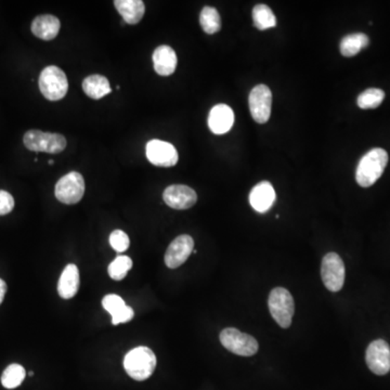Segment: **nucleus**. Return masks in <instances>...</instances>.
Segmentation results:
<instances>
[{
  "label": "nucleus",
  "instance_id": "1",
  "mask_svg": "<svg viewBox=\"0 0 390 390\" xmlns=\"http://www.w3.org/2000/svg\"><path fill=\"white\" fill-rule=\"evenodd\" d=\"M388 164V154L383 148H376L368 152L358 164L356 180L362 188H369L383 175Z\"/></svg>",
  "mask_w": 390,
  "mask_h": 390
},
{
  "label": "nucleus",
  "instance_id": "2",
  "mask_svg": "<svg viewBox=\"0 0 390 390\" xmlns=\"http://www.w3.org/2000/svg\"><path fill=\"white\" fill-rule=\"evenodd\" d=\"M124 368L134 381H146L155 371L156 357L150 348L140 346L126 354Z\"/></svg>",
  "mask_w": 390,
  "mask_h": 390
},
{
  "label": "nucleus",
  "instance_id": "3",
  "mask_svg": "<svg viewBox=\"0 0 390 390\" xmlns=\"http://www.w3.org/2000/svg\"><path fill=\"white\" fill-rule=\"evenodd\" d=\"M268 307L271 316L281 328H290L295 314V302L286 288H273L269 295Z\"/></svg>",
  "mask_w": 390,
  "mask_h": 390
},
{
  "label": "nucleus",
  "instance_id": "4",
  "mask_svg": "<svg viewBox=\"0 0 390 390\" xmlns=\"http://www.w3.org/2000/svg\"><path fill=\"white\" fill-rule=\"evenodd\" d=\"M39 89L49 101H58L67 96L69 81L60 67L50 65L43 69L39 76Z\"/></svg>",
  "mask_w": 390,
  "mask_h": 390
},
{
  "label": "nucleus",
  "instance_id": "5",
  "mask_svg": "<svg viewBox=\"0 0 390 390\" xmlns=\"http://www.w3.org/2000/svg\"><path fill=\"white\" fill-rule=\"evenodd\" d=\"M25 146L29 151L58 154L67 148V139L60 134L29 130L23 138Z\"/></svg>",
  "mask_w": 390,
  "mask_h": 390
},
{
  "label": "nucleus",
  "instance_id": "6",
  "mask_svg": "<svg viewBox=\"0 0 390 390\" xmlns=\"http://www.w3.org/2000/svg\"><path fill=\"white\" fill-rule=\"evenodd\" d=\"M221 345L237 356L251 357L258 351V342L253 336L235 328H227L221 333Z\"/></svg>",
  "mask_w": 390,
  "mask_h": 390
},
{
  "label": "nucleus",
  "instance_id": "7",
  "mask_svg": "<svg viewBox=\"0 0 390 390\" xmlns=\"http://www.w3.org/2000/svg\"><path fill=\"white\" fill-rule=\"evenodd\" d=\"M345 265L336 253H328L321 263V278L330 292H340L345 283Z\"/></svg>",
  "mask_w": 390,
  "mask_h": 390
},
{
  "label": "nucleus",
  "instance_id": "8",
  "mask_svg": "<svg viewBox=\"0 0 390 390\" xmlns=\"http://www.w3.org/2000/svg\"><path fill=\"white\" fill-rule=\"evenodd\" d=\"M55 193L61 203L67 205L78 203L84 197V178L77 172H71L57 182Z\"/></svg>",
  "mask_w": 390,
  "mask_h": 390
},
{
  "label": "nucleus",
  "instance_id": "9",
  "mask_svg": "<svg viewBox=\"0 0 390 390\" xmlns=\"http://www.w3.org/2000/svg\"><path fill=\"white\" fill-rule=\"evenodd\" d=\"M249 111L251 118L258 124L268 122L271 116L272 94L266 85H257L251 89L249 97Z\"/></svg>",
  "mask_w": 390,
  "mask_h": 390
},
{
  "label": "nucleus",
  "instance_id": "10",
  "mask_svg": "<svg viewBox=\"0 0 390 390\" xmlns=\"http://www.w3.org/2000/svg\"><path fill=\"white\" fill-rule=\"evenodd\" d=\"M146 155L148 162L158 167H173L178 163V152L169 142L154 139L146 146Z\"/></svg>",
  "mask_w": 390,
  "mask_h": 390
},
{
  "label": "nucleus",
  "instance_id": "11",
  "mask_svg": "<svg viewBox=\"0 0 390 390\" xmlns=\"http://www.w3.org/2000/svg\"><path fill=\"white\" fill-rule=\"evenodd\" d=\"M365 361L376 375H386L390 371V347L383 340H374L366 349Z\"/></svg>",
  "mask_w": 390,
  "mask_h": 390
},
{
  "label": "nucleus",
  "instance_id": "12",
  "mask_svg": "<svg viewBox=\"0 0 390 390\" xmlns=\"http://www.w3.org/2000/svg\"><path fill=\"white\" fill-rule=\"evenodd\" d=\"M194 241L190 235H182L170 243L165 254L166 266L176 269L182 266L193 253Z\"/></svg>",
  "mask_w": 390,
  "mask_h": 390
},
{
  "label": "nucleus",
  "instance_id": "13",
  "mask_svg": "<svg viewBox=\"0 0 390 390\" xmlns=\"http://www.w3.org/2000/svg\"><path fill=\"white\" fill-rule=\"evenodd\" d=\"M163 199L169 207L174 209H189L197 201V192L192 188L183 185H174L166 188Z\"/></svg>",
  "mask_w": 390,
  "mask_h": 390
},
{
  "label": "nucleus",
  "instance_id": "14",
  "mask_svg": "<svg viewBox=\"0 0 390 390\" xmlns=\"http://www.w3.org/2000/svg\"><path fill=\"white\" fill-rule=\"evenodd\" d=\"M235 124V113L227 104H217L209 116V127L215 134H227Z\"/></svg>",
  "mask_w": 390,
  "mask_h": 390
},
{
  "label": "nucleus",
  "instance_id": "15",
  "mask_svg": "<svg viewBox=\"0 0 390 390\" xmlns=\"http://www.w3.org/2000/svg\"><path fill=\"white\" fill-rule=\"evenodd\" d=\"M277 195L274 188L269 181L259 182L249 193V203L258 213H266L274 204Z\"/></svg>",
  "mask_w": 390,
  "mask_h": 390
},
{
  "label": "nucleus",
  "instance_id": "16",
  "mask_svg": "<svg viewBox=\"0 0 390 390\" xmlns=\"http://www.w3.org/2000/svg\"><path fill=\"white\" fill-rule=\"evenodd\" d=\"M154 70L160 76L174 74L177 67V55L169 46H160L153 53Z\"/></svg>",
  "mask_w": 390,
  "mask_h": 390
},
{
  "label": "nucleus",
  "instance_id": "17",
  "mask_svg": "<svg viewBox=\"0 0 390 390\" xmlns=\"http://www.w3.org/2000/svg\"><path fill=\"white\" fill-rule=\"evenodd\" d=\"M60 20L55 15H39L32 23V33L43 41H53L60 32Z\"/></svg>",
  "mask_w": 390,
  "mask_h": 390
},
{
  "label": "nucleus",
  "instance_id": "18",
  "mask_svg": "<svg viewBox=\"0 0 390 390\" xmlns=\"http://www.w3.org/2000/svg\"><path fill=\"white\" fill-rule=\"evenodd\" d=\"M79 290V270L71 263L65 267L58 284V293L63 300H71Z\"/></svg>",
  "mask_w": 390,
  "mask_h": 390
},
{
  "label": "nucleus",
  "instance_id": "19",
  "mask_svg": "<svg viewBox=\"0 0 390 390\" xmlns=\"http://www.w3.org/2000/svg\"><path fill=\"white\" fill-rule=\"evenodd\" d=\"M114 5L128 25H138L146 13V6L141 0H116Z\"/></svg>",
  "mask_w": 390,
  "mask_h": 390
},
{
  "label": "nucleus",
  "instance_id": "20",
  "mask_svg": "<svg viewBox=\"0 0 390 390\" xmlns=\"http://www.w3.org/2000/svg\"><path fill=\"white\" fill-rule=\"evenodd\" d=\"M83 89H84L85 94L94 100H99V99L106 97V95L111 94V91H112L108 78L102 75L97 74L90 75L84 79Z\"/></svg>",
  "mask_w": 390,
  "mask_h": 390
},
{
  "label": "nucleus",
  "instance_id": "21",
  "mask_svg": "<svg viewBox=\"0 0 390 390\" xmlns=\"http://www.w3.org/2000/svg\"><path fill=\"white\" fill-rule=\"evenodd\" d=\"M369 43V37L365 34H350L340 41V53L346 58H351L358 55L362 49L366 48Z\"/></svg>",
  "mask_w": 390,
  "mask_h": 390
},
{
  "label": "nucleus",
  "instance_id": "22",
  "mask_svg": "<svg viewBox=\"0 0 390 390\" xmlns=\"http://www.w3.org/2000/svg\"><path fill=\"white\" fill-rule=\"evenodd\" d=\"M253 21L255 27L265 31V29H272L277 25V18L272 10L267 5H256L253 9Z\"/></svg>",
  "mask_w": 390,
  "mask_h": 390
},
{
  "label": "nucleus",
  "instance_id": "23",
  "mask_svg": "<svg viewBox=\"0 0 390 390\" xmlns=\"http://www.w3.org/2000/svg\"><path fill=\"white\" fill-rule=\"evenodd\" d=\"M200 23L206 34L218 33L221 29V18L214 7H204L200 15Z\"/></svg>",
  "mask_w": 390,
  "mask_h": 390
},
{
  "label": "nucleus",
  "instance_id": "24",
  "mask_svg": "<svg viewBox=\"0 0 390 390\" xmlns=\"http://www.w3.org/2000/svg\"><path fill=\"white\" fill-rule=\"evenodd\" d=\"M25 369L20 364H10L1 375V384L7 389H15L25 381Z\"/></svg>",
  "mask_w": 390,
  "mask_h": 390
},
{
  "label": "nucleus",
  "instance_id": "25",
  "mask_svg": "<svg viewBox=\"0 0 390 390\" xmlns=\"http://www.w3.org/2000/svg\"><path fill=\"white\" fill-rule=\"evenodd\" d=\"M385 98V92L381 89L371 88L366 89L358 97V106L362 110L368 109H376L381 106L382 102Z\"/></svg>",
  "mask_w": 390,
  "mask_h": 390
},
{
  "label": "nucleus",
  "instance_id": "26",
  "mask_svg": "<svg viewBox=\"0 0 390 390\" xmlns=\"http://www.w3.org/2000/svg\"><path fill=\"white\" fill-rule=\"evenodd\" d=\"M132 268V260L128 256L120 255L109 266V275L113 280L120 281L127 275Z\"/></svg>",
  "mask_w": 390,
  "mask_h": 390
},
{
  "label": "nucleus",
  "instance_id": "27",
  "mask_svg": "<svg viewBox=\"0 0 390 390\" xmlns=\"http://www.w3.org/2000/svg\"><path fill=\"white\" fill-rule=\"evenodd\" d=\"M102 306L111 316H114L127 305L125 304L122 297L118 296V295L109 294L103 298Z\"/></svg>",
  "mask_w": 390,
  "mask_h": 390
},
{
  "label": "nucleus",
  "instance_id": "28",
  "mask_svg": "<svg viewBox=\"0 0 390 390\" xmlns=\"http://www.w3.org/2000/svg\"><path fill=\"white\" fill-rule=\"evenodd\" d=\"M110 244L114 249V251L120 254V253L127 251L128 247H130V237L124 231H113L110 235Z\"/></svg>",
  "mask_w": 390,
  "mask_h": 390
},
{
  "label": "nucleus",
  "instance_id": "29",
  "mask_svg": "<svg viewBox=\"0 0 390 390\" xmlns=\"http://www.w3.org/2000/svg\"><path fill=\"white\" fill-rule=\"evenodd\" d=\"M15 209V199L9 192L0 190V216L7 215Z\"/></svg>",
  "mask_w": 390,
  "mask_h": 390
},
{
  "label": "nucleus",
  "instance_id": "30",
  "mask_svg": "<svg viewBox=\"0 0 390 390\" xmlns=\"http://www.w3.org/2000/svg\"><path fill=\"white\" fill-rule=\"evenodd\" d=\"M134 314V310L130 307L125 306L118 314L112 316V323L114 326H118V324L120 323H127V322L132 320Z\"/></svg>",
  "mask_w": 390,
  "mask_h": 390
},
{
  "label": "nucleus",
  "instance_id": "31",
  "mask_svg": "<svg viewBox=\"0 0 390 390\" xmlns=\"http://www.w3.org/2000/svg\"><path fill=\"white\" fill-rule=\"evenodd\" d=\"M6 292H7V284H6L3 279H0V305L3 304Z\"/></svg>",
  "mask_w": 390,
  "mask_h": 390
},
{
  "label": "nucleus",
  "instance_id": "32",
  "mask_svg": "<svg viewBox=\"0 0 390 390\" xmlns=\"http://www.w3.org/2000/svg\"><path fill=\"white\" fill-rule=\"evenodd\" d=\"M49 165H53V164H55V162H53V160H49L48 162Z\"/></svg>",
  "mask_w": 390,
  "mask_h": 390
}]
</instances>
